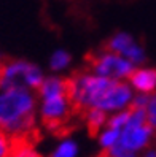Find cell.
<instances>
[{
  "mask_svg": "<svg viewBox=\"0 0 156 157\" xmlns=\"http://www.w3.org/2000/svg\"><path fill=\"white\" fill-rule=\"evenodd\" d=\"M120 133H121V130L105 125L102 130L99 132V135H97V138H99V146L102 147V151H107V149H110L112 146H115V144L118 143V140H120Z\"/></svg>",
  "mask_w": 156,
  "mask_h": 157,
  "instance_id": "cell-13",
  "label": "cell"
},
{
  "mask_svg": "<svg viewBox=\"0 0 156 157\" xmlns=\"http://www.w3.org/2000/svg\"><path fill=\"white\" fill-rule=\"evenodd\" d=\"M113 79L102 78L93 71H75L67 78L69 97L77 113H85L86 109L94 108L100 95L110 87Z\"/></svg>",
  "mask_w": 156,
  "mask_h": 157,
  "instance_id": "cell-3",
  "label": "cell"
},
{
  "mask_svg": "<svg viewBox=\"0 0 156 157\" xmlns=\"http://www.w3.org/2000/svg\"><path fill=\"white\" fill-rule=\"evenodd\" d=\"M153 132L154 128L148 122H140V124L127 122L120 133L118 144L127 151L140 155V152H143L146 147H150V143L153 140Z\"/></svg>",
  "mask_w": 156,
  "mask_h": 157,
  "instance_id": "cell-6",
  "label": "cell"
},
{
  "mask_svg": "<svg viewBox=\"0 0 156 157\" xmlns=\"http://www.w3.org/2000/svg\"><path fill=\"white\" fill-rule=\"evenodd\" d=\"M8 157H42V155L35 149V146L29 141V138H22V140H14V144Z\"/></svg>",
  "mask_w": 156,
  "mask_h": 157,
  "instance_id": "cell-12",
  "label": "cell"
},
{
  "mask_svg": "<svg viewBox=\"0 0 156 157\" xmlns=\"http://www.w3.org/2000/svg\"><path fill=\"white\" fill-rule=\"evenodd\" d=\"M43 71L32 62L22 59L5 60L2 75H0V89H29L37 90L43 82Z\"/></svg>",
  "mask_w": 156,
  "mask_h": 157,
  "instance_id": "cell-4",
  "label": "cell"
},
{
  "mask_svg": "<svg viewBox=\"0 0 156 157\" xmlns=\"http://www.w3.org/2000/svg\"><path fill=\"white\" fill-rule=\"evenodd\" d=\"M88 67L89 71L113 81H121L123 78H129L132 71L135 70V65L131 60H127L126 57L116 52H110L105 49L91 54L88 57Z\"/></svg>",
  "mask_w": 156,
  "mask_h": 157,
  "instance_id": "cell-5",
  "label": "cell"
},
{
  "mask_svg": "<svg viewBox=\"0 0 156 157\" xmlns=\"http://www.w3.org/2000/svg\"><path fill=\"white\" fill-rule=\"evenodd\" d=\"M37 90L40 97V117L43 125L53 132L66 128L70 122V117L77 113L69 97L67 78H45Z\"/></svg>",
  "mask_w": 156,
  "mask_h": 157,
  "instance_id": "cell-2",
  "label": "cell"
},
{
  "mask_svg": "<svg viewBox=\"0 0 156 157\" xmlns=\"http://www.w3.org/2000/svg\"><path fill=\"white\" fill-rule=\"evenodd\" d=\"M142 157H156V147H146Z\"/></svg>",
  "mask_w": 156,
  "mask_h": 157,
  "instance_id": "cell-17",
  "label": "cell"
},
{
  "mask_svg": "<svg viewBox=\"0 0 156 157\" xmlns=\"http://www.w3.org/2000/svg\"><path fill=\"white\" fill-rule=\"evenodd\" d=\"M132 98L134 97L129 84H126L123 81H113L110 87L100 95L94 108H99L105 113H116L129 108Z\"/></svg>",
  "mask_w": 156,
  "mask_h": 157,
  "instance_id": "cell-7",
  "label": "cell"
},
{
  "mask_svg": "<svg viewBox=\"0 0 156 157\" xmlns=\"http://www.w3.org/2000/svg\"><path fill=\"white\" fill-rule=\"evenodd\" d=\"M3 63H5V60L0 57V75H2V68H3Z\"/></svg>",
  "mask_w": 156,
  "mask_h": 157,
  "instance_id": "cell-18",
  "label": "cell"
},
{
  "mask_svg": "<svg viewBox=\"0 0 156 157\" xmlns=\"http://www.w3.org/2000/svg\"><path fill=\"white\" fill-rule=\"evenodd\" d=\"M131 86L139 92V94H151L156 90V68L153 67H143L132 71L129 76Z\"/></svg>",
  "mask_w": 156,
  "mask_h": 157,
  "instance_id": "cell-9",
  "label": "cell"
},
{
  "mask_svg": "<svg viewBox=\"0 0 156 157\" xmlns=\"http://www.w3.org/2000/svg\"><path fill=\"white\" fill-rule=\"evenodd\" d=\"M14 144V138H11L6 132L0 128V157H8Z\"/></svg>",
  "mask_w": 156,
  "mask_h": 157,
  "instance_id": "cell-15",
  "label": "cell"
},
{
  "mask_svg": "<svg viewBox=\"0 0 156 157\" xmlns=\"http://www.w3.org/2000/svg\"><path fill=\"white\" fill-rule=\"evenodd\" d=\"M70 54L64 49H59L56 52H53V56L50 57V68L54 71H59L64 70L70 65Z\"/></svg>",
  "mask_w": 156,
  "mask_h": 157,
  "instance_id": "cell-14",
  "label": "cell"
},
{
  "mask_svg": "<svg viewBox=\"0 0 156 157\" xmlns=\"http://www.w3.org/2000/svg\"><path fill=\"white\" fill-rule=\"evenodd\" d=\"M104 49L110 52H116L120 56L131 60L134 65H140L145 62V51L140 44H137L134 36L126 32H116L104 43Z\"/></svg>",
  "mask_w": 156,
  "mask_h": 157,
  "instance_id": "cell-8",
  "label": "cell"
},
{
  "mask_svg": "<svg viewBox=\"0 0 156 157\" xmlns=\"http://www.w3.org/2000/svg\"><path fill=\"white\" fill-rule=\"evenodd\" d=\"M85 116V122H86V127L89 128V132L93 135H99V132L107 125V121H108V113L102 111L99 108H89L83 113Z\"/></svg>",
  "mask_w": 156,
  "mask_h": 157,
  "instance_id": "cell-10",
  "label": "cell"
},
{
  "mask_svg": "<svg viewBox=\"0 0 156 157\" xmlns=\"http://www.w3.org/2000/svg\"><path fill=\"white\" fill-rule=\"evenodd\" d=\"M78 152H80V147L77 141L66 136L54 146L50 157H78Z\"/></svg>",
  "mask_w": 156,
  "mask_h": 157,
  "instance_id": "cell-11",
  "label": "cell"
},
{
  "mask_svg": "<svg viewBox=\"0 0 156 157\" xmlns=\"http://www.w3.org/2000/svg\"><path fill=\"white\" fill-rule=\"evenodd\" d=\"M37 98L29 89H0V128L14 140L29 138L35 130Z\"/></svg>",
  "mask_w": 156,
  "mask_h": 157,
  "instance_id": "cell-1",
  "label": "cell"
},
{
  "mask_svg": "<svg viewBox=\"0 0 156 157\" xmlns=\"http://www.w3.org/2000/svg\"><path fill=\"white\" fill-rule=\"evenodd\" d=\"M145 113H146V122L156 130V94L150 95L148 103L145 106Z\"/></svg>",
  "mask_w": 156,
  "mask_h": 157,
  "instance_id": "cell-16",
  "label": "cell"
}]
</instances>
